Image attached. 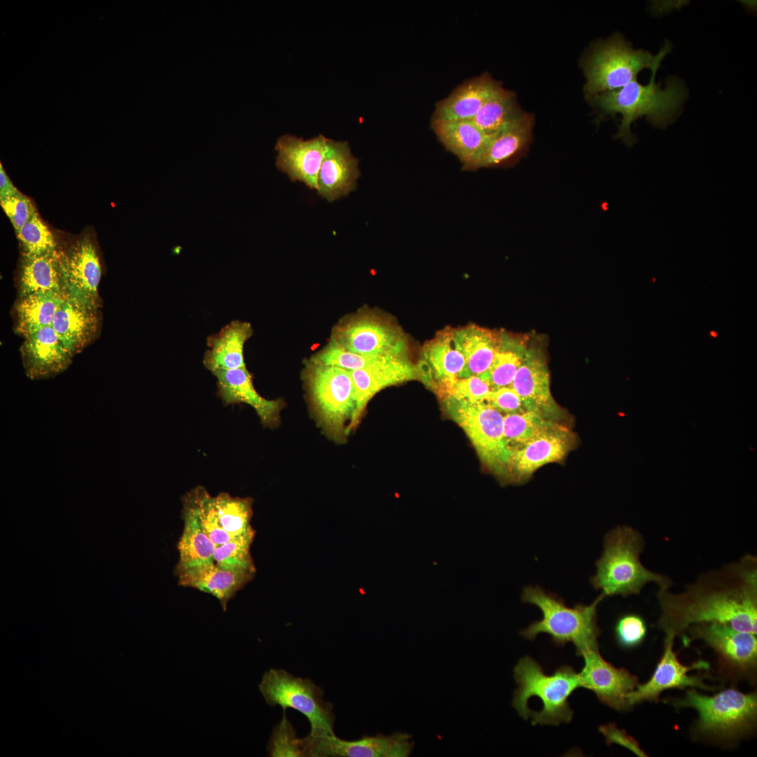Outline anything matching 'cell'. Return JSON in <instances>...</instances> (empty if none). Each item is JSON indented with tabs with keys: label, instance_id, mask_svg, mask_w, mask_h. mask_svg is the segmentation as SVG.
<instances>
[{
	"label": "cell",
	"instance_id": "1",
	"mask_svg": "<svg viewBox=\"0 0 757 757\" xmlns=\"http://www.w3.org/2000/svg\"><path fill=\"white\" fill-rule=\"evenodd\" d=\"M657 627L665 638L683 637L693 625L717 622L756 635L757 557L751 554L699 575L684 590L658 589Z\"/></svg>",
	"mask_w": 757,
	"mask_h": 757
},
{
	"label": "cell",
	"instance_id": "2",
	"mask_svg": "<svg viewBox=\"0 0 757 757\" xmlns=\"http://www.w3.org/2000/svg\"><path fill=\"white\" fill-rule=\"evenodd\" d=\"M517 688L512 706L519 715L536 725H559L569 723L573 711L570 695L580 688L579 674L568 665H563L548 675L530 656L521 658L514 668Z\"/></svg>",
	"mask_w": 757,
	"mask_h": 757
},
{
	"label": "cell",
	"instance_id": "3",
	"mask_svg": "<svg viewBox=\"0 0 757 757\" xmlns=\"http://www.w3.org/2000/svg\"><path fill=\"white\" fill-rule=\"evenodd\" d=\"M645 548L642 534L626 525L610 530L603 539L601 556L596 561V573L590 578L592 587L605 598L638 595L643 588L655 582L659 589H669L672 580L653 571L641 561Z\"/></svg>",
	"mask_w": 757,
	"mask_h": 757
},
{
	"label": "cell",
	"instance_id": "4",
	"mask_svg": "<svg viewBox=\"0 0 757 757\" xmlns=\"http://www.w3.org/2000/svg\"><path fill=\"white\" fill-rule=\"evenodd\" d=\"M657 71H651L650 81L646 85L636 79L619 89L591 97L605 114L622 116L617 137L627 143L633 140L630 128L634 121L645 116L653 126L664 128L674 121L687 97L686 86L676 77H669L664 88L661 83H657Z\"/></svg>",
	"mask_w": 757,
	"mask_h": 757
},
{
	"label": "cell",
	"instance_id": "5",
	"mask_svg": "<svg viewBox=\"0 0 757 757\" xmlns=\"http://www.w3.org/2000/svg\"><path fill=\"white\" fill-rule=\"evenodd\" d=\"M604 599L600 594L591 604L576 603L569 607L561 597L540 586H526L521 593L522 601L537 606L543 618L531 622L520 634L532 641L539 634L545 633L559 646L572 643L580 656L587 650L599 649L601 631L597 624V607Z\"/></svg>",
	"mask_w": 757,
	"mask_h": 757
},
{
	"label": "cell",
	"instance_id": "6",
	"mask_svg": "<svg viewBox=\"0 0 757 757\" xmlns=\"http://www.w3.org/2000/svg\"><path fill=\"white\" fill-rule=\"evenodd\" d=\"M671 704L695 709L698 718L694 734L712 741H737L752 732L756 724V693H744L730 688L708 696L693 688Z\"/></svg>",
	"mask_w": 757,
	"mask_h": 757
},
{
	"label": "cell",
	"instance_id": "7",
	"mask_svg": "<svg viewBox=\"0 0 757 757\" xmlns=\"http://www.w3.org/2000/svg\"><path fill=\"white\" fill-rule=\"evenodd\" d=\"M302 377L319 426L336 443L345 442L356 405L350 371L309 359Z\"/></svg>",
	"mask_w": 757,
	"mask_h": 757
},
{
	"label": "cell",
	"instance_id": "8",
	"mask_svg": "<svg viewBox=\"0 0 757 757\" xmlns=\"http://www.w3.org/2000/svg\"><path fill=\"white\" fill-rule=\"evenodd\" d=\"M671 48V43L665 42L660 52L653 55L647 50L634 49L619 35L597 43L583 62L587 79L585 94L592 97L615 90L636 79L643 69L657 70Z\"/></svg>",
	"mask_w": 757,
	"mask_h": 757
},
{
	"label": "cell",
	"instance_id": "9",
	"mask_svg": "<svg viewBox=\"0 0 757 757\" xmlns=\"http://www.w3.org/2000/svg\"><path fill=\"white\" fill-rule=\"evenodd\" d=\"M329 341L367 356H407L408 347L404 332L390 316L367 308L341 318L333 327Z\"/></svg>",
	"mask_w": 757,
	"mask_h": 757
},
{
	"label": "cell",
	"instance_id": "10",
	"mask_svg": "<svg viewBox=\"0 0 757 757\" xmlns=\"http://www.w3.org/2000/svg\"><path fill=\"white\" fill-rule=\"evenodd\" d=\"M444 401L482 463L494 474L509 477L511 452L504 437L503 414L485 402L470 403L451 397Z\"/></svg>",
	"mask_w": 757,
	"mask_h": 757
},
{
	"label": "cell",
	"instance_id": "11",
	"mask_svg": "<svg viewBox=\"0 0 757 757\" xmlns=\"http://www.w3.org/2000/svg\"><path fill=\"white\" fill-rule=\"evenodd\" d=\"M259 690L268 704L291 708L304 715L313 735H332L335 715L332 704L323 699L322 689L308 678L294 676L283 669L266 671Z\"/></svg>",
	"mask_w": 757,
	"mask_h": 757
},
{
	"label": "cell",
	"instance_id": "12",
	"mask_svg": "<svg viewBox=\"0 0 757 757\" xmlns=\"http://www.w3.org/2000/svg\"><path fill=\"white\" fill-rule=\"evenodd\" d=\"M682 639L687 646L695 639L703 640L716 653L720 673L734 681H754L757 668L756 635L717 622L691 625Z\"/></svg>",
	"mask_w": 757,
	"mask_h": 757
},
{
	"label": "cell",
	"instance_id": "13",
	"mask_svg": "<svg viewBox=\"0 0 757 757\" xmlns=\"http://www.w3.org/2000/svg\"><path fill=\"white\" fill-rule=\"evenodd\" d=\"M304 756L308 757H407L414 747L409 734L378 735L357 740H344L335 735L301 738Z\"/></svg>",
	"mask_w": 757,
	"mask_h": 757
},
{
	"label": "cell",
	"instance_id": "14",
	"mask_svg": "<svg viewBox=\"0 0 757 757\" xmlns=\"http://www.w3.org/2000/svg\"><path fill=\"white\" fill-rule=\"evenodd\" d=\"M674 641V639L664 638L662 655L651 677L646 683H639L627 695L629 709L643 702L657 703L662 693L668 689L690 687L714 690L718 688L704 683L707 674H698L692 676L688 674L693 669L707 670L709 664L700 660L690 666L683 664L673 650Z\"/></svg>",
	"mask_w": 757,
	"mask_h": 757
},
{
	"label": "cell",
	"instance_id": "15",
	"mask_svg": "<svg viewBox=\"0 0 757 757\" xmlns=\"http://www.w3.org/2000/svg\"><path fill=\"white\" fill-rule=\"evenodd\" d=\"M62 268L67 294L80 302L97 308V287L102 270L100 257L93 238L83 235L66 251L60 250Z\"/></svg>",
	"mask_w": 757,
	"mask_h": 757
},
{
	"label": "cell",
	"instance_id": "16",
	"mask_svg": "<svg viewBox=\"0 0 757 757\" xmlns=\"http://www.w3.org/2000/svg\"><path fill=\"white\" fill-rule=\"evenodd\" d=\"M581 656L585 664L578 673L580 688L594 693L601 702L613 709H629L627 697L639 684L637 676L607 662L599 649L587 650Z\"/></svg>",
	"mask_w": 757,
	"mask_h": 757
},
{
	"label": "cell",
	"instance_id": "17",
	"mask_svg": "<svg viewBox=\"0 0 757 757\" xmlns=\"http://www.w3.org/2000/svg\"><path fill=\"white\" fill-rule=\"evenodd\" d=\"M510 386L519 395L526 410L557 421L561 418V410L551 393L546 359L540 349L528 348Z\"/></svg>",
	"mask_w": 757,
	"mask_h": 757
},
{
	"label": "cell",
	"instance_id": "18",
	"mask_svg": "<svg viewBox=\"0 0 757 757\" xmlns=\"http://www.w3.org/2000/svg\"><path fill=\"white\" fill-rule=\"evenodd\" d=\"M574 442L573 433L558 423L512 452L510 475L516 482L528 480L542 466L563 460L573 449Z\"/></svg>",
	"mask_w": 757,
	"mask_h": 757
},
{
	"label": "cell",
	"instance_id": "19",
	"mask_svg": "<svg viewBox=\"0 0 757 757\" xmlns=\"http://www.w3.org/2000/svg\"><path fill=\"white\" fill-rule=\"evenodd\" d=\"M329 139L322 135L308 140L290 135L280 137L275 147L278 169L292 182L300 181L318 191V176Z\"/></svg>",
	"mask_w": 757,
	"mask_h": 757
},
{
	"label": "cell",
	"instance_id": "20",
	"mask_svg": "<svg viewBox=\"0 0 757 757\" xmlns=\"http://www.w3.org/2000/svg\"><path fill=\"white\" fill-rule=\"evenodd\" d=\"M355 394V410L348 435L357 425L370 400L383 389L414 379L418 370L407 356H393L374 366L350 371Z\"/></svg>",
	"mask_w": 757,
	"mask_h": 757
},
{
	"label": "cell",
	"instance_id": "21",
	"mask_svg": "<svg viewBox=\"0 0 757 757\" xmlns=\"http://www.w3.org/2000/svg\"><path fill=\"white\" fill-rule=\"evenodd\" d=\"M212 374L217 379V395L224 404H247L254 409L263 425L275 428L279 425L284 402L282 399L268 400L259 395L246 367L217 370Z\"/></svg>",
	"mask_w": 757,
	"mask_h": 757
},
{
	"label": "cell",
	"instance_id": "22",
	"mask_svg": "<svg viewBox=\"0 0 757 757\" xmlns=\"http://www.w3.org/2000/svg\"><path fill=\"white\" fill-rule=\"evenodd\" d=\"M21 354L26 374L32 379L48 378L63 371L74 355L52 326L40 328L25 336Z\"/></svg>",
	"mask_w": 757,
	"mask_h": 757
},
{
	"label": "cell",
	"instance_id": "23",
	"mask_svg": "<svg viewBox=\"0 0 757 757\" xmlns=\"http://www.w3.org/2000/svg\"><path fill=\"white\" fill-rule=\"evenodd\" d=\"M358 165L347 142L329 139L318 176V195L332 202L355 190L360 175Z\"/></svg>",
	"mask_w": 757,
	"mask_h": 757
},
{
	"label": "cell",
	"instance_id": "24",
	"mask_svg": "<svg viewBox=\"0 0 757 757\" xmlns=\"http://www.w3.org/2000/svg\"><path fill=\"white\" fill-rule=\"evenodd\" d=\"M500 87L488 72L469 79L436 103L432 119L472 121Z\"/></svg>",
	"mask_w": 757,
	"mask_h": 757
},
{
	"label": "cell",
	"instance_id": "25",
	"mask_svg": "<svg viewBox=\"0 0 757 757\" xmlns=\"http://www.w3.org/2000/svg\"><path fill=\"white\" fill-rule=\"evenodd\" d=\"M252 334L250 322L234 320L217 333L210 335L206 342L208 349L203 359L205 368L212 373L246 367L244 347Z\"/></svg>",
	"mask_w": 757,
	"mask_h": 757
},
{
	"label": "cell",
	"instance_id": "26",
	"mask_svg": "<svg viewBox=\"0 0 757 757\" xmlns=\"http://www.w3.org/2000/svg\"><path fill=\"white\" fill-rule=\"evenodd\" d=\"M423 355L427 369L419 376L432 388L463 377L465 360L456 346L451 329L438 332L427 341L423 348Z\"/></svg>",
	"mask_w": 757,
	"mask_h": 757
},
{
	"label": "cell",
	"instance_id": "27",
	"mask_svg": "<svg viewBox=\"0 0 757 757\" xmlns=\"http://www.w3.org/2000/svg\"><path fill=\"white\" fill-rule=\"evenodd\" d=\"M431 129L444 147L470 171L485 148L489 137L472 121L431 119Z\"/></svg>",
	"mask_w": 757,
	"mask_h": 757
},
{
	"label": "cell",
	"instance_id": "28",
	"mask_svg": "<svg viewBox=\"0 0 757 757\" xmlns=\"http://www.w3.org/2000/svg\"><path fill=\"white\" fill-rule=\"evenodd\" d=\"M96 309L68 296L56 312L51 326L73 354L95 335L98 327Z\"/></svg>",
	"mask_w": 757,
	"mask_h": 757
},
{
	"label": "cell",
	"instance_id": "29",
	"mask_svg": "<svg viewBox=\"0 0 757 757\" xmlns=\"http://www.w3.org/2000/svg\"><path fill=\"white\" fill-rule=\"evenodd\" d=\"M175 574L179 585L211 594L219 599L224 611H226L229 601L253 578L255 573L224 570L214 563L186 569Z\"/></svg>",
	"mask_w": 757,
	"mask_h": 757
},
{
	"label": "cell",
	"instance_id": "30",
	"mask_svg": "<svg viewBox=\"0 0 757 757\" xmlns=\"http://www.w3.org/2000/svg\"><path fill=\"white\" fill-rule=\"evenodd\" d=\"M453 338L465 360L463 377L480 376L491 366L501 340V332L476 325L453 329Z\"/></svg>",
	"mask_w": 757,
	"mask_h": 757
},
{
	"label": "cell",
	"instance_id": "31",
	"mask_svg": "<svg viewBox=\"0 0 757 757\" xmlns=\"http://www.w3.org/2000/svg\"><path fill=\"white\" fill-rule=\"evenodd\" d=\"M533 118L524 113L514 123L490 136L483 151L470 171L506 164L519 155L531 138Z\"/></svg>",
	"mask_w": 757,
	"mask_h": 757
},
{
	"label": "cell",
	"instance_id": "32",
	"mask_svg": "<svg viewBox=\"0 0 757 757\" xmlns=\"http://www.w3.org/2000/svg\"><path fill=\"white\" fill-rule=\"evenodd\" d=\"M20 291V298L39 292L68 294L59 249L40 255H23Z\"/></svg>",
	"mask_w": 757,
	"mask_h": 757
},
{
	"label": "cell",
	"instance_id": "33",
	"mask_svg": "<svg viewBox=\"0 0 757 757\" xmlns=\"http://www.w3.org/2000/svg\"><path fill=\"white\" fill-rule=\"evenodd\" d=\"M184 529L178 543L179 559L175 573L214 563V542L205 533L196 518L182 509Z\"/></svg>",
	"mask_w": 757,
	"mask_h": 757
},
{
	"label": "cell",
	"instance_id": "34",
	"mask_svg": "<svg viewBox=\"0 0 757 757\" xmlns=\"http://www.w3.org/2000/svg\"><path fill=\"white\" fill-rule=\"evenodd\" d=\"M528 348L523 338L501 332L500 343L491 366L478 376L491 389L510 386Z\"/></svg>",
	"mask_w": 757,
	"mask_h": 757
},
{
	"label": "cell",
	"instance_id": "35",
	"mask_svg": "<svg viewBox=\"0 0 757 757\" xmlns=\"http://www.w3.org/2000/svg\"><path fill=\"white\" fill-rule=\"evenodd\" d=\"M68 296L39 292L20 298L16 306L17 330L25 337L35 330L51 326L56 312Z\"/></svg>",
	"mask_w": 757,
	"mask_h": 757
},
{
	"label": "cell",
	"instance_id": "36",
	"mask_svg": "<svg viewBox=\"0 0 757 757\" xmlns=\"http://www.w3.org/2000/svg\"><path fill=\"white\" fill-rule=\"evenodd\" d=\"M524 112L514 92L500 87L484 104L472 121L488 137L507 127Z\"/></svg>",
	"mask_w": 757,
	"mask_h": 757
},
{
	"label": "cell",
	"instance_id": "37",
	"mask_svg": "<svg viewBox=\"0 0 757 757\" xmlns=\"http://www.w3.org/2000/svg\"><path fill=\"white\" fill-rule=\"evenodd\" d=\"M559 423L529 410L503 416L505 442L512 452Z\"/></svg>",
	"mask_w": 757,
	"mask_h": 757
},
{
	"label": "cell",
	"instance_id": "38",
	"mask_svg": "<svg viewBox=\"0 0 757 757\" xmlns=\"http://www.w3.org/2000/svg\"><path fill=\"white\" fill-rule=\"evenodd\" d=\"M182 503L183 509L189 511L196 518L203 531L216 547L231 540L220 524L213 496L205 487L198 486L191 489L183 497Z\"/></svg>",
	"mask_w": 757,
	"mask_h": 757
},
{
	"label": "cell",
	"instance_id": "39",
	"mask_svg": "<svg viewBox=\"0 0 757 757\" xmlns=\"http://www.w3.org/2000/svg\"><path fill=\"white\" fill-rule=\"evenodd\" d=\"M213 501L220 524L231 539L253 530L250 524L252 498L233 497L227 493H220L213 497Z\"/></svg>",
	"mask_w": 757,
	"mask_h": 757
},
{
	"label": "cell",
	"instance_id": "40",
	"mask_svg": "<svg viewBox=\"0 0 757 757\" xmlns=\"http://www.w3.org/2000/svg\"><path fill=\"white\" fill-rule=\"evenodd\" d=\"M254 535L255 531L253 529L217 546L214 552V564L222 569L233 572L255 573L250 552Z\"/></svg>",
	"mask_w": 757,
	"mask_h": 757
},
{
	"label": "cell",
	"instance_id": "41",
	"mask_svg": "<svg viewBox=\"0 0 757 757\" xmlns=\"http://www.w3.org/2000/svg\"><path fill=\"white\" fill-rule=\"evenodd\" d=\"M15 233L22 249L23 255H40L58 249L53 233L37 212Z\"/></svg>",
	"mask_w": 757,
	"mask_h": 757
},
{
	"label": "cell",
	"instance_id": "42",
	"mask_svg": "<svg viewBox=\"0 0 757 757\" xmlns=\"http://www.w3.org/2000/svg\"><path fill=\"white\" fill-rule=\"evenodd\" d=\"M397 355L367 356L350 352L329 341L316 353L310 358L313 361L341 368L348 371H355L377 364L386 359Z\"/></svg>",
	"mask_w": 757,
	"mask_h": 757
},
{
	"label": "cell",
	"instance_id": "43",
	"mask_svg": "<svg viewBox=\"0 0 757 757\" xmlns=\"http://www.w3.org/2000/svg\"><path fill=\"white\" fill-rule=\"evenodd\" d=\"M432 388L443 399L451 397L470 403L486 402L491 390L478 376L458 378L437 384Z\"/></svg>",
	"mask_w": 757,
	"mask_h": 757
},
{
	"label": "cell",
	"instance_id": "44",
	"mask_svg": "<svg viewBox=\"0 0 757 757\" xmlns=\"http://www.w3.org/2000/svg\"><path fill=\"white\" fill-rule=\"evenodd\" d=\"M270 756L304 757L301 738L297 734L284 711L283 717L274 728L268 745Z\"/></svg>",
	"mask_w": 757,
	"mask_h": 757
},
{
	"label": "cell",
	"instance_id": "45",
	"mask_svg": "<svg viewBox=\"0 0 757 757\" xmlns=\"http://www.w3.org/2000/svg\"><path fill=\"white\" fill-rule=\"evenodd\" d=\"M648 628L644 618L638 613L620 615L614 626L615 639L622 648L631 649L641 645L646 637Z\"/></svg>",
	"mask_w": 757,
	"mask_h": 757
},
{
	"label": "cell",
	"instance_id": "46",
	"mask_svg": "<svg viewBox=\"0 0 757 757\" xmlns=\"http://www.w3.org/2000/svg\"><path fill=\"white\" fill-rule=\"evenodd\" d=\"M0 203L15 233L24 226L37 212L31 199L20 191L15 196L0 200Z\"/></svg>",
	"mask_w": 757,
	"mask_h": 757
},
{
	"label": "cell",
	"instance_id": "47",
	"mask_svg": "<svg viewBox=\"0 0 757 757\" xmlns=\"http://www.w3.org/2000/svg\"><path fill=\"white\" fill-rule=\"evenodd\" d=\"M485 402L505 414L526 410L519 395L511 386L491 389Z\"/></svg>",
	"mask_w": 757,
	"mask_h": 757
},
{
	"label": "cell",
	"instance_id": "48",
	"mask_svg": "<svg viewBox=\"0 0 757 757\" xmlns=\"http://www.w3.org/2000/svg\"><path fill=\"white\" fill-rule=\"evenodd\" d=\"M599 731L606 737L608 744H618L629 749L638 756H648L647 753L641 749L637 741L628 735L625 730L619 729L615 724L609 723L601 725Z\"/></svg>",
	"mask_w": 757,
	"mask_h": 757
},
{
	"label": "cell",
	"instance_id": "49",
	"mask_svg": "<svg viewBox=\"0 0 757 757\" xmlns=\"http://www.w3.org/2000/svg\"><path fill=\"white\" fill-rule=\"evenodd\" d=\"M19 192L0 164V200L15 196Z\"/></svg>",
	"mask_w": 757,
	"mask_h": 757
}]
</instances>
